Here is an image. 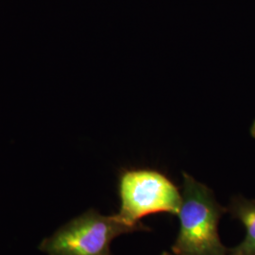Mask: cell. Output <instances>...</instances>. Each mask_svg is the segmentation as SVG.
<instances>
[{
  "label": "cell",
  "instance_id": "cell-1",
  "mask_svg": "<svg viewBox=\"0 0 255 255\" xmlns=\"http://www.w3.org/2000/svg\"><path fill=\"white\" fill-rule=\"evenodd\" d=\"M227 208L220 205L213 190L182 172V204L178 218L180 230L171 247L178 255H228L221 242L219 221Z\"/></svg>",
  "mask_w": 255,
  "mask_h": 255
},
{
  "label": "cell",
  "instance_id": "cell-5",
  "mask_svg": "<svg viewBox=\"0 0 255 255\" xmlns=\"http://www.w3.org/2000/svg\"><path fill=\"white\" fill-rule=\"evenodd\" d=\"M251 135L255 138V120L254 121L252 127H251Z\"/></svg>",
  "mask_w": 255,
  "mask_h": 255
},
{
  "label": "cell",
  "instance_id": "cell-4",
  "mask_svg": "<svg viewBox=\"0 0 255 255\" xmlns=\"http://www.w3.org/2000/svg\"><path fill=\"white\" fill-rule=\"evenodd\" d=\"M227 212L240 221L246 236L237 247L229 249L228 255H255V201L237 196L230 201Z\"/></svg>",
  "mask_w": 255,
  "mask_h": 255
},
{
  "label": "cell",
  "instance_id": "cell-2",
  "mask_svg": "<svg viewBox=\"0 0 255 255\" xmlns=\"http://www.w3.org/2000/svg\"><path fill=\"white\" fill-rule=\"evenodd\" d=\"M119 218L132 226H143L146 216L166 213L178 216L182 192L164 172L147 167L121 171L119 181Z\"/></svg>",
  "mask_w": 255,
  "mask_h": 255
},
{
  "label": "cell",
  "instance_id": "cell-6",
  "mask_svg": "<svg viewBox=\"0 0 255 255\" xmlns=\"http://www.w3.org/2000/svg\"><path fill=\"white\" fill-rule=\"evenodd\" d=\"M161 255H175V254H173L172 252L171 253H169V252H164L163 254Z\"/></svg>",
  "mask_w": 255,
  "mask_h": 255
},
{
  "label": "cell",
  "instance_id": "cell-3",
  "mask_svg": "<svg viewBox=\"0 0 255 255\" xmlns=\"http://www.w3.org/2000/svg\"><path fill=\"white\" fill-rule=\"evenodd\" d=\"M149 230L129 225L118 214L103 216L89 210L46 239L40 249L49 255H112L110 246L116 237Z\"/></svg>",
  "mask_w": 255,
  "mask_h": 255
}]
</instances>
